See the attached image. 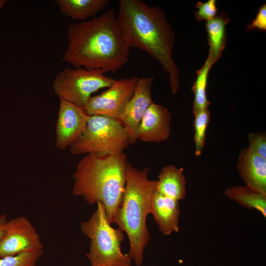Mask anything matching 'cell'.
I'll return each mask as SVG.
<instances>
[{"instance_id": "cell-7", "label": "cell", "mask_w": 266, "mask_h": 266, "mask_svg": "<svg viewBox=\"0 0 266 266\" xmlns=\"http://www.w3.org/2000/svg\"><path fill=\"white\" fill-rule=\"evenodd\" d=\"M116 80L99 70L66 67L55 76L52 88L60 100L85 109L93 93L109 87Z\"/></svg>"}, {"instance_id": "cell-8", "label": "cell", "mask_w": 266, "mask_h": 266, "mask_svg": "<svg viewBox=\"0 0 266 266\" xmlns=\"http://www.w3.org/2000/svg\"><path fill=\"white\" fill-rule=\"evenodd\" d=\"M139 77L122 78L101 94L92 96L85 108L89 115L118 120L132 98Z\"/></svg>"}, {"instance_id": "cell-20", "label": "cell", "mask_w": 266, "mask_h": 266, "mask_svg": "<svg viewBox=\"0 0 266 266\" xmlns=\"http://www.w3.org/2000/svg\"><path fill=\"white\" fill-rule=\"evenodd\" d=\"M193 114L195 116L194 121L195 153L197 156H200L202 153L205 144L206 131L210 119V112L208 109H205Z\"/></svg>"}, {"instance_id": "cell-14", "label": "cell", "mask_w": 266, "mask_h": 266, "mask_svg": "<svg viewBox=\"0 0 266 266\" xmlns=\"http://www.w3.org/2000/svg\"><path fill=\"white\" fill-rule=\"evenodd\" d=\"M150 213L163 235L167 236L179 231L178 201L156 190L151 200Z\"/></svg>"}, {"instance_id": "cell-11", "label": "cell", "mask_w": 266, "mask_h": 266, "mask_svg": "<svg viewBox=\"0 0 266 266\" xmlns=\"http://www.w3.org/2000/svg\"><path fill=\"white\" fill-rule=\"evenodd\" d=\"M89 117L85 109L60 99L56 125V147L60 150L70 147L85 130Z\"/></svg>"}, {"instance_id": "cell-2", "label": "cell", "mask_w": 266, "mask_h": 266, "mask_svg": "<svg viewBox=\"0 0 266 266\" xmlns=\"http://www.w3.org/2000/svg\"><path fill=\"white\" fill-rule=\"evenodd\" d=\"M116 17L127 45L145 51L161 64L169 76L172 93L180 86L178 67L172 54L175 36L164 10L141 0H119Z\"/></svg>"}, {"instance_id": "cell-4", "label": "cell", "mask_w": 266, "mask_h": 266, "mask_svg": "<svg viewBox=\"0 0 266 266\" xmlns=\"http://www.w3.org/2000/svg\"><path fill=\"white\" fill-rule=\"evenodd\" d=\"M149 169L140 170L127 165L126 185L121 205L114 223L125 232L129 241L128 255L135 266H141L144 250L150 241L146 219L150 213L157 180L149 179Z\"/></svg>"}, {"instance_id": "cell-15", "label": "cell", "mask_w": 266, "mask_h": 266, "mask_svg": "<svg viewBox=\"0 0 266 266\" xmlns=\"http://www.w3.org/2000/svg\"><path fill=\"white\" fill-rule=\"evenodd\" d=\"M182 168L168 165L161 169L157 180L156 190L177 201L184 199L186 182Z\"/></svg>"}, {"instance_id": "cell-25", "label": "cell", "mask_w": 266, "mask_h": 266, "mask_svg": "<svg viewBox=\"0 0 266 266\" xmlns=\"http://www.w3.org/2000/svg\"><path fill=\"white\" fill-rule=\"evenodd\" d=\"M7 221V219L5 215H0V242L3 236Z\"/></svg>"}, {"instance_id": "cell-24", "label": "cell", "mask_w": 266, "mask_h": 266, "mask_svg": "<svg viewBox=\"0 0 266 266\" xmlns=\"http://www.w3.org/2000/svg\"><path fill=\"white\" fill-rule=\"evenodd\" d=\"M258 29L259 30L266 31V4H264L259 9L255 18L249 24L246 31Z\"/></svg>"}, {"instance_id": "cell-12", "label": "cell", "mask_w": 266, "mask_h": 266, "mask_svg": "<svg viewBox=\"0 0 266 266\" xmlns=\"http://www.w3.org/2000/svg\"><path fill=\"white\" fill-rule=\"evenodd\" d=\"M171 115L168 109L154 102L150 105L139 125L137 139L145 142H160L170 134Z\"/></svg>"}, {"instance_id": "cell-22", "label": "cell", "mask_w": 266, "mask_h": 266, "mask_svg": "<svg viewBox=\"0 0 266 266\" xmlns=\"http://www.w3.org/2000/svg\"><path fill=\"white\" fill-rule=\"evenodd\" d=\"M195 7L198 10L194 15L199 21H207L217 15L218 9L215 0H208L205 2L198 1Z\"/></svg>"}, {"instance_id": "cell-13", "label": "cell", "mask_w": 266, "mask_h": 266, "mask_svg": "<svg viewBox=\"0 0 266 266\" xmlns=\"http://www.w3.org/2000/svg\"><path fill=\"white\" fill-rule=\"evenodd\" d=\"M237 168L245 185L266 195V159L248 148L239 153Z\"/></svg>"}, {"instance_id": "cell-26", "label": "cell", "mask_w": 266, "mask_h": 266, "mask_svg": "<svg viewBox=\"0 0 266 266\" xmlns=\"http://www.w3.org/2000/svg\"><path fill=\"white\" fill-rule=\"evenodd\" d=\"M6 2V1L5 0H0V9L4 6Z\"/></svg>"}, {"instance_id": "cell-3", "label": "cell", "mask_w": 266, "mask_h": 266, "mask_svg": "<svg viewBox=\"0 0 266 266\" xmlns=\"http://www.w3.org/2000/svg\"><path fill=\"white\" fill-rule=\"evenodd\" d=\"M128 162L124 153L114 155L86 154L72 174V195L90 205L101 203L110 224L123 200Z\"/></svg>"}, {"instance_id": "cell-18", "label": "cell", "mask_w": 266, "mask_h": 266, "mask_svg": "<svg viewBox=\"0 0 266 266\" xmlns=\"http://www.w3.org/2000/svg\"><path fill=\"white\" fill-rule=\"evenodd\" d=\"M225 195L229 199L248 209H254L266 217V195L251 189L247 186H234L227 188Z\"/></svg>"}, {"instance_id": "cell-17", "label": "cell", "mask_w": 266, "mask_h": 266, "mask_svg": "<svg viewBox=\"0 0 266 266\" xmlns=\"http://www.w3.org/2000/svg\"><path fill=\"white\" fill-rule=\"evenodd\" d=\"M230 21L228 14L222 11L206 22L205 29L209 46V53L217 62L225 48L226 25Z\"/></svg>"}, {"instance_id": "cell-23", "label": "cell", "mask_w": 266, "mask_h": 266, "mask_svg": "<svg viewBox=\"0 0 266 266\" xmlns=\"http://www.w3.org/2000/svg\"><path fill=\"white\" fill-rule=\"evenodd\" d=\"M248 148L266 159V135L265 133H250L248 134Z\"/></svg>"}, {"instance_id": "cell-19", "label": "cell", "mask_w": 266, "mask_h": 266, "mask_svg": "<svg viewBox=\"0 0 266 266\" xmlns=\"http://www.w3.org/2000/svg\"><path fill=\"white\" fill-rule=\"evenodd\" d=\"M216 62L214 58L208 53L203 66L196 71V79L192 87L194 95L192 107L193 113L200 110L208 109L210 104L206 96L207 83L209 71Z\"/></svg>"}, {"instance_id": "cell-1", "label": "cell", "mask_w": 266, "mask_h": 266, "mask_svg": "<svg viewBox=\"0 0 266 266\" xmlns=\"http://www.w3.org/2000/svg\"><path fill=\"white\" fill-rule=\"evenodd\" d=\"M67 40L62 61L74 67L114 73L129 62L131 48L121 34L113 8L69 25Z\"/></svg>"}, {"instance_id": "cell-10", "label": "cell", "mask_w": 266, "mask_h": 266, "mask_svg": "<svg viewBox=\"0 0 266 266\" xmlns=\"http://www.w3.org/2000/svg\"><path fill=\"white\" fill-rule=\"evenodd\" d=\"M153 81L152 76L138 78L132 98L117 120L126 131L131 144L138 140V130L142 117L153 102L151 93Z\"/></svg>"}, {"instance_id": "cell-9", "label": "cell", "mask_w": 266, "mask_h": 266, "mask_svg": "<svg viewBox=\"0 0 266 266\" xmlns=\"http://www.w3.org/2000/svg\"><path fill=\"white\" fill-rule=\"evenodd\" d=\"M43 250L39 235L25 216L7 220L0 242V258L29 251Z\"/></svg>"}, {"instance_id": "cell-21", "label": "cell", "mask_w": 266, "mask_h": 266, "mask_svg": "<svg viewBox=\"0 0 266 266\" xmlns=\"http://www.w3.org/2000/svg\"><path fill=\"white\" fill-rule=\"evenodd\" d=\"M43 250L29 251L0 258V266H36Z\"/></svg>"}, {"instance_id": "cell-6", "label": "cell", "mask_w": 266, "mask_h": 266, "mask_svg": "<svg viewBox=\"0 0 266 266\" xmlns=\"http://www.w3.org/2000/svg\"><path fill=\"white\" fill-rule=\"evenodd\" d=\"M131 144L126 131L117 120L90 115L85 130L70 149L75 155H114L124 152Z\"/></svg>"}, {"instance_id": "cell-16", "label": "cell", "mask_w": 266, "mask_h": 266, "mask_svg": "<svg viewBox=\"0 0 266 266\" xmlns=\"http://www.w3.org/2000/svg\"><path fill=\"white\" fill-rule=\"evenodd\" d=\"M56 3L64 15L83 22L104 9L110 0H57Z\"/></svg>"}, {"instance_id": "cell-5", "label": "cell", "mask_w": 266, "mask_h": 266, "mask_svg": "<svg viewBox=\"0 0 266 266\" xmlns=\"http://www.w3.org/2000/svg\"><path fill=\"white\" fill-rule=\"evenodd\" d=\"M97 204L91 216L80 225L82 232L91 240L86 256L91 266H131L132 259L121 249L124 232L111 226L103 204Z\"/></svg>"}]
</instances>
